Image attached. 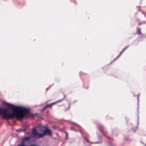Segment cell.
I'll return each instance as SVG.
<instances>
[{
    "label": "cell",
    "instance_id": "1",
    "mask_svg": "<svg viewBox=\"0 0 146 146\" xmlns=\"http://www.w3.org/2000/svg\"><path fill=\"white\" fill-rule=\"evenodd\" d=\"M27 108L6 104L4 106L0 107V115L5 119L17 118L21 119L24 118L29 113Z\"/></svg>",
    "mask_w": 146,
    "mask_h": 146
},
{
    "label": "cell",
    "instance_id": "2",
    "mask_svg": "<svg viewBox=\"0 0 146 146\" xmlns=\"http://www.w3.org/2000/svg\"><path fill=\"white\" fill-rule=\"evenodd\" d=\"M50 131L46 127L43 125H39L35 127L33 130V134L34 136L37 138L42 137L46 135H50Z\"/></svg>",
    "mask_w": 146,
    "mask_h": 146
}]
</instances>
